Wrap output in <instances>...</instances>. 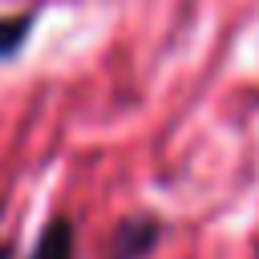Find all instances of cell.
<instances>
[{"label": "cell", "instance_id": "1", "mask_svg": "<svg viewBox=\"0 0 259 259\" xmlns=\"http://www.w3.org/2000/svg\"><path fill=\"white\" fill-rule=\"evenodd\" d=\"M158 239H162V223L154 214L121 219L113 231V243H109V259H146V255H154Z\"/></svg>", "mask_w": 259, "mask_h": 259}, {"label": "cell", "instance_id": "2", "mask_svg": "<svg viewBox=\"0 0 259 259\" xmlns=\"http://www.w3.org/2000/svg\"><path fill=\"white\" fill-rule=\"evenodd\" d=\"M28 259H77V227H73V219L53 214V219L36 231Z\"/></svg>", "mask_w": 259, "mask_h": 259}, {"label": "cell", "instance_id": "3", "mask_svg": "<svg viewBox=\"0 0 259 259\" xmlns=\"http://www.w3.org/2000/svg\"><path fill=\"white\" fill-rule=\"evenodd\" d=\"M36 16H40L36 8H24V12H12V16H0V65L16 61V57L24 53L32 28H36Z\"/></svg>", "mask_w": 259, "mask_h": 259}, {"label": "cell", "instance_id": "4", "mask_svg": "<svg viewBox=\"0 0 259 259\" xmlns=\"http://www.w3.org/2000/svg\"><path fill=\"white\" fill-rule=\"evenodd\" d=\"M0 259H12V243H0Z\"/></svg>", "mask_w": 259, "mask_h": 259}]
</instances>
